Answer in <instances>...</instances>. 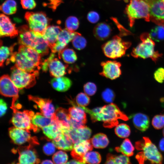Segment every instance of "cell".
Listing matches in <instances>:
<instances>
[{"label": "cell", "mask_w": 164, "mask_h": 164, "mask_svg": "<svg viewBox=\"0 0 164 164\" xmlns=\"http://www.w3.org/2000/svg\"><path fill=\"white\" fill-rule=\"evenodd\" d=\"M8 60L7 64L10 61L14 63L16 67L29 72L39 73L41 68V56L30 46L20 45L18 51L12 53Z\"/></svg>", "instance_id": "obj_1"}, {"label": "cell", "mask_w": 164, "mask_h": 164, "mask_svg": "<svg viewBox=\"0 0 164 164\" xmlns=\"http://www.w3.org/2000/svg\"><path fill=\"white\" fill-rule=\"evenodd\" d=\"M93 122L102 121L103 125L107 128H111L117 126L118 120L127 121L128 118L122 112L115 104L112 103L90 110L89 112Z\"/></svg>", "instance_id": "obj_2"}, {"label": "cell", "mask_w": 164, "mask_h": 164, "mask_svg": "<svg viewBox=\"0 0 164 164\" xmlns=\"http://www.w3.org/2000/svg\"><path fill=\"white\" fill-rule=\"evenodd\" d=\"M135 147L140 151L135 158L138 163L143 164L148 161L152 163L161 164L163 157L156 146L147 137L142 138L135 143Z\"/></svg>", "instance_id": "obj_3"}, {"label": "cell", "mask_w": 164, "mask_h": 164, "mask_svg": "<svg viewBox=\"0 0 164 164\" xmlns=\"http://www.w3.org/2000/svg\"><path fill=\"white\" fill-rule=\"evenodd\" d=\"M140 39L142 42L133 49L131 55L135 58L145 59L150 58L155 62L162 55L158 51H155V43L150 37L149 33H142Z\"/></svg>", "instance_id": "obj_4"}, {"label": "cell", "mask_w": 164, "mask_h": 164, "mask_svg": "<svg viewBox=\"0 0 164 164\" xmlns=\"http://www.w3.org/2000/svg\"><path fill=\"white\" fill-rule=\"evenodd\" d=\"M125 13L131 27L133 26L135 19L142 18L147 22L150 21L149 7L144 0H130L125 8Z\"/></svg>", "instance_id": "obj_5"}, {"label": "cell", "mask_w": 164, "mask_h": 164, "mask_svg": "<svg viewBox=\"0 0 164 164\" xmlns=\"http://www.w3.org/2000/svg\"><path fill=\"white\" fill-rule=\"evenodd\" d=\"M131 45V42L124 41L119 36H115L104 44L102 48L107 57L115 59L124 55Z\"/></svg>", "instance_id": "obj_6"}, {"label": "cell", "mask_w": 164, "mask_h": 164, "mask_svg": "<svg viewBox=\"0 0 164 164\" xmlns=\"http://www.w3.org/2000/svg\"><path fill=\"white\" fill-rule=\"evenodd\" d=\"M10 78L15 85L20 90L29 88L36 84V77L39 73L26 72L15 65L11 68Z\"/></svg>", "instance_id": "obj_7"}, {"label": "cell", "mask_w": 164, "mask_h": 164, "mask_svg": "<svg viewBox=\"0 0 164 164\" xmlns=\"http://www.w3.org/2000/svg\"><path fill=\"white\" fill-rule=\"evenodd\" d=\"M11 108L13 113L11 121L14 126L28 130H33L35 132L39 131V128L32 123V119L34 115L33 111L29 110L19 111L16 107Z\"/></svg>", "instance_id": "obj_8"}, {"label": "cell", "mask_w": 164, "mask_h": 164, "mask_svg": "<svg viewBox=\"0 0 164 164\" xmlns=\"http://www.w3.org/2000/svg\"><path fill=\"white\" fill-rule=\"evenodd\" d=\"M25 18L31 29L42 34L49 26L51 21L43 12H27Z\"/></svg>", "instance_id": "obj_9"}, {"label": "cell", "mask_w": 164, "mask_h": 164, "mask_svg": "<svg viewBox=\"0 0 164 164\" xmlns=\"http://www.w3.org/2000/svg\"><path fill=\"white\" fill-rule=\"evenodd\" d=\"M9 133L12 142L15 144L21 145L27 142L32 145L39 144L36 137H31L29 130L14 126L9 128Z\"/></svg>", "instance_id": "obj_10"}, {"label": "cell", "mask_w": 164, "mask_h": 164, "mask_svg": "<svg viewBox=\"0 0 164 164\" xmlns=\"http://www.w3.org/2000/svg\"><path fill=\"white\" fill-rule=\"evenodd\" d=\"M20 89L14 84L10 77L8 75H4L0 79V92L5 97H12V104H15L19 97Z\"/></svg>", "instance_id": "obj_11"}, {"label": "cell", "mask_w": 164, "mask_h": 164, "mask_svg": "<svg viewBox=\"0 0 164 164\" xmlns=\"http://www.w3.org/2000/svg\"><path fill=\"white\" fill-rule=\"evenodd\" d=\"M32 145L30 144L28 146L18 148L19 154L18 163L38 164L40 162L36 152L33 148Z\"/></svg>", "instance_id": "obj_12"}, {"label": "cell", "mask_w": 164, "mask_h": 164, "mask_svg": "<svg viewBox=\"0 0 164 164\" xmlns=\"http://www.w3.org/2000/svg\"><path fill=\"white\" fill-rule=\"evenodd\" d=\"M18 42L20 45L31 47L34 48L37 37V32L30 29L26 25H24L18 28Z\"/></svg>", "instance_id": "obj_13"}, {"label": "cell", "mask_w": 164, "mask_h": 164, "mask_svg": "<svg viewBox=\"0 0 164 164\" xmlns=\"http://www.w3.org/2000/svg\"><path fill=\"white\" fill-rule=\"evenodd\" d=\"M102 70L100 75L111 80L115 79L121 74V63L116 61L108 60L101 62Z\"/></svg>", "instance_id": "obj_14"}, {"label": "cell", "mask_w": 164, "mask_h": 164, "mask_svg": "<svg viewBox=\"0 0 164 164\" xmlns=\"http://www.w3.org/2000/svg\"><path fill=\"white\" fill-rule=\"evenodd\" d=\"M93 147L91 139L82 140L74 144L71 155L73 159L84 164V157L87 152L92 150Z\"/></svg>", "instance_id": "obj_15"}, {"label": "cell", "mask_w": 164, "mask_h": 164, "mask_svg": "<svg viewBox=\"0 0 164 164\" xmlns=\"http://www.w3.org/2000/svg\"><path fill=\"white\" fill-rule=\"evenodd\" d=\"M28 98L30 101H32L37 104L41 113L44 116L51 118L54 115L55 112V108L51 100L32 95H28Z\"/></svg>", "instance_id": "obj_16"}, {"label": "cell", "mask_w": 164, "mask_h": 164, "mask_svg": "<svg viewBox=\"0 0 164 164\" xmlns=\"http://www.w3.org/2000/svg\"><path fill=\"white\" fill-rule=\"evenodd\" d=\"M19 34V30L15 24L12 23L9 17L1 14L0 15V36L14 38Z\"/></svg>", "instance_id": "obj_17"}, {"label": "cell", "mask_w": 164, "mask_h": 164, "mask_svg": "<svg viewBox=\"0 0 164 164\" xmlns=\"http://www.w3.org/2000/svg\"><path fill=\"white\" fill-rule=\"evenodd\" d=\"M55 57L54 53H52L45 60L48 64L50 74L55 77L63 76L66 73L67 67Z\"/></svg>", "instance_id": "obj_18"}, {"label": "cell", "mask_w": 164, "mask_h": 164, "mask_svg": "<svg viewBox=\"0 0 164 164\" xmlns=\"http://www.w3.org/2000/svg\"><path fill=\"white\" fill-rule=\"evenodd\" d=\"M150 10V20L153 22L164 19V2L162 0H144Z\"/></svg>", "instance_id": "obj_19"}, {"label": "cell", "mask_w": 164, "mask_h": 164, "mask_svg": "<svg viewBox=\"0 0 164 164\" xmlns=\"http://www.w3.org/2000/svg\"><path fill=\"white\" fill-rule=\"evenodd\" d=\"M52 142L57 149L66 151H71L74 145L67 131L63 132L56 138L53 140Z\"/></svg>", "instance_id": "obj_20"}, {"label": "cell", "mask_w": 164, "mask_h": 164, "mask_svg": "<svg viewBox=\"0 0 164 164\" xmlns=\"http://www.w3.org/2000/svg\"><path fill=\"white\" fill-rule=\"evenodd\" d=\"M62 29L58 26H49L42 35L47 41L51 49L56 43L58 35Z\"/></svg>", "instance_id": "obj_21"}, {"label": "cell", "mask_w": 164, "mask_h": 164, "mask_svg": "<svg viewBox=\"0 0 164 164\" xmlns=\"http://www.w3.org/2000/svg\"><path fill=\"white\" fill-rule=\"evenodd\" d=\"M69 102L73 106L70 108L68 110L70 117L77 121L86 124L87 121V117L84 110L73 101L70 100Z\"/></svg>", "instance_id": "obj_22"}, {"label": "cell", "mask_w": 164, "mask_h": 164, "mask_svg": "<svg viewBox=\"0 0 164 164\" xmlns=\"http://www.w3.org/2000/svg\"><path fill=\"white\" fill-rule=\"evenodd\" d=\"M132 121L135 127L142 132L145 131L149 126V117L142 113H137L134 114L132 117Z\"/></svg>", "instance_id": "obj_23"}, {"label": "cell", "mask_w": 164, "mask_h": 164, "mask_svg": "<svg viewBox=\"0 0 164 164\" xmlns=\"http://www.w3.org/2000/svg\"><path fill=\"white\" fill-rule=\"evenodd\" d=\"M51 84L53 88L56 90L65 92L70 88L72 83L69 78L62 76L53 78L51 81Z\"/></svg>", "instance_id": "obj_24"}, {"label": "cell", "mask_w": 164, "mask_h": 164, "mask_svg": "<svg viewBox=\"0 0 164 164\" xmlns=\"http://www.w3.org/2000/svg\"><path fill=\"white\" fill-rule=\"evenodd\" d=\"M111 28L107 23H100L94 27L93 32L94 36L97 39L103 40L107 39L110 36Z\"/></svg>", "instance_id": "obj_25"}, {"label": "cell", "mask_w": 164, "mask_h": 164, "mask_svg": "<svg viewBox=\"0 0 164 164\" xmlns=\"http://www.w3.org/2000/svg\"><path fill=\"white\" fill-rule=\"evenodd\" d=\"M34 49L41 56L47 55L49 53V44L42 34L37 32V37Z\"/></svg>", "instance_id": "obj_26"}, {"label": "cell", "mask_w": 164, "mask_h": 164, "mask_svg": "<svg viewBox=\"0 0 164 164\" xmlns=\"http://www.w3.org/2000/svg\"><path fill=\"white\" fill-rule=\"evenodd\" d=\"M55 120L67 128H70L69 121L70 116L68 110L62 108H57L55 111Z\"/></svg>", "instance_id": "obj_27"}, {"label": "cell", "mask_w": 164, "mask_h": 164, "mask_svg": "<svg viewBox=\"0 0 164 164\" xmlns=\"http://www.w3.org/2000/svg\"><path fill=\"white\" fill-rule=\"evenodd\" d=\"M32 122L34 125L42 128L52 124L53 120L52 118L44 116L41 113L37 112L33 116Z\"/></svg>", "instance_id": "obj_28"}, {"label": "cell", "mask_w": 164, "mask_h": 164, "mask_svg": "<svg viewBox=\"0 0 164 164\" xmlns=\"http://www.w3.org/2000/svg\"><path fill=\"white\" fill-rule=\"evenodd\" d=\"M43 132L47 137L54 140L63 132L58 127L54 120L53 123L42 128Z\"/></svg>", "instance_id": "obj_29"}, {"label": "cell", "mask_w": 164, "mask_h": 164, "mask_svg": "<svg viewBox=\"0 0 164 164\" xmlns=\"http://www.w3.org/2000/svg\"><path fill=\"white\" fill-rule=\"evenodd\" d=\"M77 33L70 31L66 28L62 29L58 35L56 42L66 47Z\"/></svg>", "instance_id": "obj_30"}, {"label": "cell", "mask_w": 164, "mask_h": 164, "mask_svg": "<svg viewBox=\"0 0 164 164\" xmlns=\"http://www.w3.org/2000/svg\"><path fill=\"white\" fill-rule=\"evenodd\" d=\"M91 140L93 147L96 148H105L109 143L107 136L102 133H99L94 135Z\"/></svg>", "instance_id": "obj_31"}, {"label": "cell", "mask_w": 164, "mask_h": 164, "mask_svg": "<svg viewBox=\"0 0 164 164\" xmlns=\"http://www.w3.org/2000/svg\"><path fill=\"white\" fill-rule=\"evenodd\" d=\"M115 149L118 152L121 153L129 157L133 155L135 149L130 140L128 138H125L121 145L116 147Z\"/></svg>", "instance_id": "obj_32"}, {"label": "cell", "mask_w": 164, "mask_h": 164, "mask_svg": "<svg viewBox=\"0 0 164 164\" xmlns=\"http://www.w3.org/2000/svg\"><path fill=\"white\" fill-rule=\"evenodd\" d=\"M0 10L5 14L10 15L17 11V4L14 0H6L1 5Z\"/></svg>", "instance_id": "obj_33"}, {"label": "cell", "mask_w": 164, "mask_h": 164, "mask_svg": "<svg viewBox=\"0 0 164 164\" xmlns=\"http://www.w3.org/2000/svg\"><path fill=\"white\" fill-rule=\"evenodd\" d=\"M63 61L68 64L74 63L77 59V56L75 51L70 48H65L61 53V58Z\"/></svg>", "instance_id": "obj_34"}, {"label": "cell", "mask_w": 164, "mask_h": 164, "mask_svg": "<svg viewBox=\"0 0 164 164\" xmlns=\"http://www.w3.org/2000/svg\"><path fill=\"white\" fill-rule=\"evenodd\" d=\"M100 154L96 151H89L87 152L83 158L84 164H99L101 161Z\"/></svg>", "instance_id": "obj_35"}, {"label": "cell", "mask_w": 164, "mask_h": 164, "mask_svg": "<svg viewBox=\"0 0 164 164\" xmlns=\"http://www.w3.org/2000/svg\"><path fill=\"white\" fill-rule=\"evenodd\" d=\"M149 34L151 38L156 41L164 40V27L158 25L151 29Z\"/></svg>", "instance_id": "obj_36"}, {"label": "cell", "mask_w": 164, "mask_h": 164, "mask_svg": "<svg viewBox=\"0 0 164 164\" xmlns=\"http://www.w3.org/2000/svg\"><path fill=\"white\" fill-rule=\"evenodd\" d=\"M115 132L119 137L125 138L130 135L131 130L128 125L125 123L118 125L115 128Z\"/></svg>", "instance_id": "obj_37"}, {"label": "cell", "mask_w": 164, "mask_h": 164, "mask_svg": "<svg viewBox=\"0 0 164 164\" xmlns=\"http://www.w3.org/2000/svg\"><path fill=\"white\" fill-rule=\"evenodd\" d=\"M15 44H14L10 47L6 46H1L0 50V66L2 67L3 66V63L6 60L12 53L14 46Z\"/></svg>", "instance_id": "obj_38"}, {"label": "cell", "mask_w": 164, "mask_h": 164, "mask_svg": "<svg viewBox=\"0 0 164 164\" xmlns=\"http://www.w3.org/2000/svg\"><path fill=\"white\" fill-rule=\"evenodd\" d=\"M73 46L76 49L80 50L84 49L87 45L86 39L78 33L72 41Z\"/></svg>", "instance_id": "obj_39"}, {"label": "cell", "mask_w": 164, "mask_h": 164, "mask_svg": "<svg viewBox=\"0 0 164 164\" xmlns=\"http://www.w3.org/2000/svg\"><path fill=\"white\" fill-rule=\"evenodd\" d=\"M79 22L77 18L74 16H70L66 20V28L71 32H75L78 28Z\"/></svg>", "instance_id": "obj_40"}, {"label": "cell", "mask_w": 164, "mask_h": 164, "mask_svg": "<svg viewBox=\"0 0 164 164\" xmlns=\"http://www.w3.org/2000/svg\"><path fill=\"white\" fill-rule=\"evenodd\" d=\"M53 161L54 163L61 164L66 163L68 159V156L66 152L59 151L53 155Z\"/></svg>", "instance_id": "obj_41"}, {"label": "cell", "mask_w": 164, "mask_h": 164, "mask_svg": "<svg viewBox=\"0 0 164 164\" xmlns=\"http://www.w3.org/2000/svg\"><path fill=\"white\" fill-rule=\"evenodd\" d=\"M75 101L77 105L85 107L89 104L90 99L87 94L85 93L81 92L77 95Z\"/></svg>", "instance_id": "obj_42"}, {"label": "cell", "mask_w": 164, "mask_h": 164, "mask_svg": "<svg viewBox=\"0 0 164 164\" xmlns=\"http://www.w3.org/2000/svg\"><path fill=\"white\" fill-rule=\"evenodd\" d=\"M152 124L155 129H160L164 127V114H158L153 118Z\"/></svg>", "instance_id": "obj_43"}, {"label": "cell", "mask_w": 164, "mask_h": 164, "mask_svg": "<svg viewBox=\"0 0 164 164\" xmlns=\"http://www.w3.org/2000/svg\"><path fill=\"white\" fill-rule=\"evenodd\" d=\"M79 137L82 141L89 139L91 133V130L86 126L76 129Z\"/></svg>", "instance_id": "obj_44"}, {"label": "cell", "mask_w": 164, "mask_h": 164, "mask_svg": "<svg viewBox=\"0 0 164 164\" xmlns=\"http://www.w3.org/2000/svg\"><path fill=\"white\" fill-rule=\"evenodd\" d=\"M101 96L103 100L108 103H112L114 101L115 97L114 91L109 88H107L103 91Z\"/></svg>", "instance_id": "obj_45"}, {"label": "cell", "mask_w": 164, "mask_h": 164, "mask_svg": "<svg viewBox=\"0 0 164 164\" xmlns=\"http://www.w3.org/2000/svg\"><path fill=\"white\" fill-rule=\"evenodd\" d=\"M84 90L85 94L88 96H91L95 94L97 87L96 84L91 82H88L84 86Z\"/></svg>", "instance_id": "obj_46"}, {"label": "cell", "mask_w": 164, "mask_h": 164, "mask_svg": "<svg viewBox=\"0 0 164 164\" xmlns=\"http://www.w3.org/2000/svg\"><path fill=\"white\" fill-rule=\"evenodd\" d=\"M67 132L74 144L81 141L79 137L76 129L70 127V129Z\"/></svg>", "instance_id": "obj_47"}, {"label": "cell", "mask_w": 164, "mask_h": 164, "mask_svg": "<svg viewBox=\"0 0 164 164\" xmlns=\"http://www.w3.org/2000/svg\"><path fill=\"white\" fill-rule=\"evenodd\" d=\"M154 77L156 81L160 83L164 81V68L160 67L155 72Z\"/></svg>", "instance_id": "obj_48"}, {"label": "cell", "mask_w": 164, "mask_h": 164, "mask_svg": "<svg viewBox=\"0 0 164 164\" xmlns=\"http://www.w3.org/2000/svg\"><path fill=\"white\" fill-rule=\"evenodd\" d=\"M55 146L52 142H48L45 144L43 147L44 152L47 155H51L53 154L55 151Z\"/></svg>", "instance_id": "obj_49"}, {"label": "cell", "mask_w": 164, "mask_h": 164, "mask_svg": "<svg viewBox=\"0 0 164 164\" xmlns=\"http://www.w3.org/2000/svg\"><path fill=\"white\" fill-rule=\"evenodd\" d=\"M115 163L116 164H128L131 163L128 156L123 154L118 156L115 155Z\"/></svg>", "instance_id": "obj_50"}, {"label": "cell", "mask_w": 164, "mask_h": 164, "mask_svg": "<svg viewBox=\"0 0 164 164\" xmlns=\"http://www.w3.org/2000/svg\"><path fill=\"white\" fill-rule=\"evenodd\" d=\"M22 8L25 9H32L36 6V3L34 0H20Z\"/></svg>", "instance_id": "obj_51"}, {"label": "cell", "mask_w": 164, "mask_h": 164, "mask_svg": "<svg viewBox=\"0 0 164 164\" xmlns=\"http://www.w3.org/2000/svg\"><path fill=\"white\" fill-rule=\"evenodd\" d=\"M87 19L91 23H95L99 21L100 16L97 12L94 11H91L89 12L87 14Z\"/></svg>", "instance_id": "obj_52"}, {"label": "cell", "mask_w": 164, "mask_h": 164, "mask_svg": "<svg viewBox=\"0 0 164 164\" xmlns=\"http://www.w3.org/2000/svg\"><path fill=\"white\" fill-rule=\"evenodd\" d=\"M70 127L75 129H78L85 126V124L81 122L77 121L71 117L69 121Z\"/></svg>", "instance_id": "obj_53"}, {"label": "cell", "mask_w": 164, "mask_h": 164, "mask_svg": "<svg viewBox=\"0 0 164 164\" xmlns=\"http://www.w3.org/2000/svg\"><path fill=\"white\" fill-rule=\"evenodd\" d=\"M0 117L4 116L6 113L7 109V105L3 99H1L0 100Z\"/></svg>", "instance_id": "obj_54"}, {"label": "cell", "mask_w": 164, "mask_h": 164, "mask_svg": "<svg viewBox=\"0 0 164 164\" xmlns=\"http://www.w3.org/2000/svg\"><path fill=\"white\" fill-rule=\"evenodd\" d=\"M115 155L110 153H108L107 155L106 160L105 164H115Z\"/></svg>", "instance_id": "obj_55"}, {"label": "cell", "mask_w": 164, "mask_h": 164, "mask_svg": "<svg viewBox=\"0 0 164 164\" xmlns=\"http://www.w3.org/2000/svg\"><path fill=\"white\" fill-rule=\"evenodd\" d=\"M159 148L162 151L164 152V138H162L159 143Z\"/></svg>", "instance_id": "obj_56"}, {"label": "cell", "mask_w": 164, "mask_h": 164, "mask_svg": "<svg viewBox=\"0 0 164 164\" xmlns=\"http://www.w3.org/2000/svg\"><path fill=\"white\" fill-rule=\"evenodd\" d=\"M153 22L158 25L162 26L164 27V19L156 20Z\"/></svg>", "instance_id": "obj_57"}, {"label": "cell", "mask_w": 164, "mask_h": 164, "mask_svg": "<svg viewBox=\"0 0 164 164\" xmlns=\"http://www.w3.org/2000/svg\"><path fill=\"white\" fill-rule=\"evenodd\" d=\"M66 163L68 164H81V162L77 160L73 159L67 162Z\"/></svg>", "instance_id": "obj_58"}, {"label": "cell", "mask_w": 164, "mask_h": 164, "mask_svg": "<svg viewBox=\"0 0 164 164\" xmlns=\"http://www.w3.org/2000/svg\"><path fill=\"white\" fill-rule=\"evenodd\" d=\"M41 164H53L54 163L52 161L50 160H45L43 161Z\"/></svg>", "instance_id": "obj_59"}, {"label": "cell", "mask_w": 164, "mask_h": 164, "mask_svg": "<svg viewBox=\"0 0 164 164\" xmlns=\"http://www.w3.org/2000/svg\"><path fill=\"white\" fill-rule=\"evenodd\" d=\"M162 133H163V135L164 136V127L163 128V129Z\"/></svg>", "instance_id": "obj_60"}, {"label": "cell", "mask_w": 164, "mask_h": 164, "mask_svg": "<svg viewBox=\"0 0 164 164\" xmlns=\"http://www.w3.org/2000/svg\"><path fill=\"white\" fill-rule=\"evenodd\" d=\"M162 1L164 2V0H162Z\"/></svg>", "instance_id": "obj_61"}]
</instances>
